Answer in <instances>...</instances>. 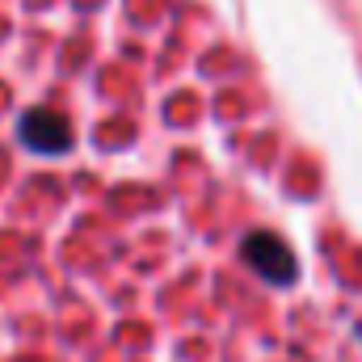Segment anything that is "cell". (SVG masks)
I'll return each instance as SVG.
<instances>
[{"label": "cell", "mask_w": 362, "mask_h": 362, "mask_svg": "<svg viewBox=\"0 0 362 362\" xmlns=\"http://www.w3.org/2000/svg\"><path fill=\"white\" fill-rule=\"evenodd\" d=\"M240 257H245V266L257 274V278H266L274 286H286V282L299 278V262H295L291 245L278 232H266V228L262 232H249L240 240Z\"/></svg>", "instance_id": "1"}, {"label": "cell", "mask_w": 362, "mask_h": 362, "mask_svg": "<svg viewBox=\"0 0 362 362\" xmlns=\"http://www.w3.org/2000/svg\"><path fill=\"white\" fill-rule=\"evenodd\" d=\"M17 139H21V148H30L38 156H64L72 148V127L64 114H55L47 105H30L17 122Z\"/></svg>", "instance_id": "2"}]
</instances>
